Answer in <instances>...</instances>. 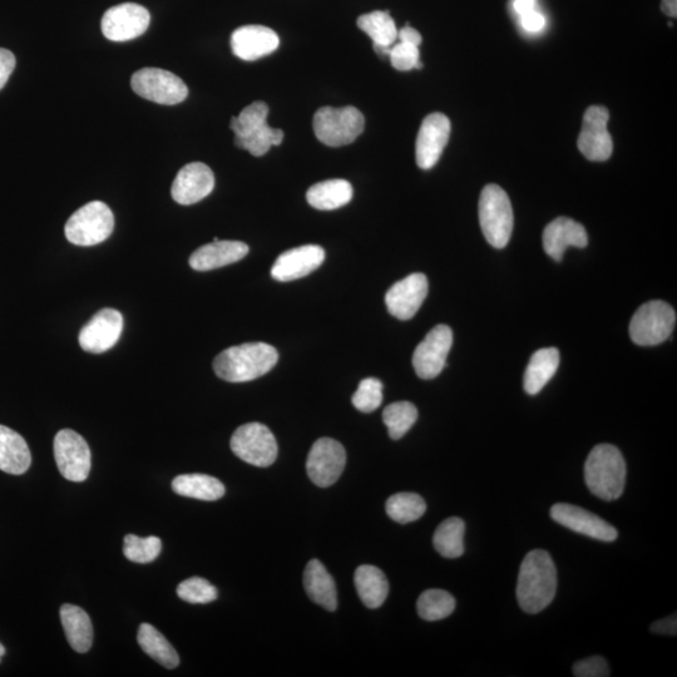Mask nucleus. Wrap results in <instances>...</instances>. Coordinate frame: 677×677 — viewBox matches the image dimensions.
Segmentation results:
<instances>
[{"instance_id": "f257e3e1", "label": "nucleus", "mask_w": 677, "mask_h": 677, "mask_svg": "<svg viewBox=\"0 0 677 677\" xmlns=\"http://www.w3.org/2000/svg\"><path fill=\"white\" fill-rule=\"evenodd\" d=\"M557 570L550 553L535 550L523 560L518 576L517 599L527 614H538L555 599Z\"/></svg>"}, {"instance_id": "f03ea898", "label": "nucleus", "mask_w": 677, "mask_h": 677, "mask_svg": "<svg viewBox=\"0 0 677 677\" xmlns=\"http://www.w3.org/2000/svg\"><path fill=\"white\" fill-rule=\"evenodd\" d=\"M279 354L266 343H247L224 350L214 360L217 377L230 383H245L268 374Z\"/></svg>"}, {"instance_id": "7ed1b4c3", "label": "nucleus", "mask_w": 677, "mask_h": 677, "mask_svg": "<svg viewBox=\"0 0 677 677\" xmlns=\"http://www.w3.org/2000/svg\"><path fill=\"white\" fill-rule=\"evenodd\" d=\"M585 479L596 497L607 502L619 499L626 482V463L619 449L611 444L592 449L585 464Z\"/></svg>"}, {"instance_id": "20e7f679", "label": "nucleus", "mask_w": 677, "mask_h": 677, "mask_svg": "<svg viewBox=\"0 0 677 677\" xmlns=\"http://www.w3.org/2000/svg\"><path fill=\"white\" fill-rule=\"evenodd\" d=\"M269 106L265 102H254L232 117L230 128L235 133V146L246 150L252 156L261 157L273 146L284 141V132L268 125Z\"/></svg>"}, {"instance_id": "39448f33", "label": "nucleus", "mask_w": 677, "mask_h": 677, "mask_svg": "<svg viewBox=\"0 0 677 677\" xmlns=\"http://www.w3.org/2000/svg\"><path fill=\"white\" fill-rule=\"evenodd\" d=\"M479 224L489 244L503 249L511 240L513 210L507 192L498 185L484 187L479 199Z\"/></svg>"}, {"instance_id": "423d86ee", "label": "nucleus", "mask_w": 677, "mask_h": 677, "mask_svg": "<svg viewBox=\"0 0 677 677\" xmlns=\"http://www.w3.org/2000/svg\"><path fill=\"white\" fill-rule=\"evenodd\" d=\"M316 138L329 147L350 145L362 135L365 128L363 113L353 106L323 107L316 111L313 121Z\"/></svg>"}, {"instance_id": "0eeeda50", "label": "nucleus", "mask_w": 677, "mask_h": 677, "mask_svg": "<svg viewBox=\"0 0 677 677\" xmlns=\"http://www.w3.org/2000/svg\"><path fill=\"white\" fill-rule=\"evenodd\" d=\"M115 229V216L102 201H92L69 217L64 234L77 246H95L106 241Z\"/></svg>"}, {"instance_id": "6e6552de", "label": "nucleus", "mask_w": 677, "mask_h": 677, "mask_svg": "<svg viewBox=\"0 0 677 677\" xmlns=\"http://www.w3.org/2000/svg\"><path fill=\"white\" fill-rule=\"evenodd\" d=\"M676 325V313L665 301H649L636 311L630 323L632 342L641 347L659 345L670 338Z\"/></svg>"}, {"instance_id": "1a4fd4ad", "label": "nucleus", "mask_w": 677, "mask_h": 677, "mask_svg": "<svg viewBox=\"0 0 677 677\" xmlns=\"http://www.w3.org/2000/svg\"><path fill=\"white\" fill-rule=\"evenodd\" d=\"M131 86L136 95L158 105H179L189 96V88L180 77L160 68L140 69L133 74Z\"/></svg>"}, {"instance_id": "9d476101", "label": "nucleus", "mask_w": 677, "mask_h": 677, "mask_svg": "<svg viewBox=\"0 0 677 677\" xmlns=\"http://www.w3.org/2000/svg\"><path fill=\"white\" fill-rule=\"evenodd\" d=\"M232 452L241 461L255 467H269L278 458V443L264 424L249 423L237 428L230 443Z\"/></svg>"}, {"instance_id": "9b49d317", "label": "nucleus", "mask_w": 677, "mask_h": 677, "mask_svg": "<svg viewBox=\"0 0 677 677\" xmlns=\"http://www.w3.org/2000/svg\"><path fill=\"white\" fill-rule=\"evenodd\" d=\"M54 458L62 476L71 482H84L90 476L92 457L86 441L72 429H62L54 438Z\"/></svg>"}, {"instance_id": "f8f14e48", "label": "nucleus", "mask_w": 677, "mask_h": 677, "mask_svg": "<svg viewBox=\"0 0 677 677\" xmlns=\"http://www.w3.org/2000/svg\"><path fill=\"white\" fill-rule=\"evenodd\" d=\"M610 120V112L602 106L588 108L583 116L582 130L578 137V150L587 160L602 162L607 161L614 151V142L607 123Z\"/></svg>"}, {"instance_id": "ddd939ff", "label": "nucleus", "mask_w": 677, "mask_h": 677, "mask_svg": "<svg viewBox=\"0 0 677 677\" xmlns=\"http://www.w3.org/2000/svg\"><path fill=\"white\" fill-rule=\"evenodd\" d=\"M347 464V452L339 442L331 438H321L311 447L306 471L316 486H333L342 476Z\"/></svg>"}, {"instance_id": "4468645a", "label": "nucleus", "mask_w": 677, "mask_h": 677, "mask_svg": "<svg viewBox=\"0 0 677 677\" xmlns=\"http://www.w3.org/2000/svg\"><path fill=\"white\" fill-rule=\"evenodd\" d=\"M453 345L452 329L447 325L433 328L415 349L413 367L422 379H434L446 367L449 352Z\"/></svg>"}, {"instance_id": "2eb2a0df", "label": "nucleus", "mask_w": 677, "mask_h": 677, "mask_svg": "<svg viewBox=\"0 0 677 677\" xmlns=\"http://www.w3.org/2000/svg\"><path fill=\"white\" fill-rule=\"evenodd\" d=\"M150 22V12L145 7L123 3L105 13L102 18V32L112 42L132 41L147 31Z\"/></svg>"}, {"instance_id": "dca6fc26", "label": "nucleus", "mask_w": 677, "mask_h": 677, "mask_svg": "<svg viewBox=\"0 0 677 677\" xmlns=\"http://www.w3.org/2000/svg\"><path fill=\"white\" fill-rule=\"evenodd\" d=\"M123 331V316L116 309L98 311L79 333V345L84 352L101 354L115 347Z\"/></svg>"}, {"instance_id": "f3484780", "label": "nucleus", "mask_w": 677, "mask_h": 677, "mask_svg": "<svg viewBox=\"0 0 677 677\" xmlns=\"http://www.w3.org/2000/svg\"><path fill=\"white\" fill-rule=\"evenodd\" d=\"M451 121L443 113L424 118L415 145V158L422 170H431L441 158L451 136Z\"/></svg>"}, {"instance_id": "a211bd4d", "label": "nucleus", "mask_w": 677, "mask_h": 677, "mask_svg": "<svg viewBox=\"0 0 677 677\" xmlns=\"http://www.w3.org/2000/svg\"><path fill=\"white\" fill-rule=\"evenodd\" d=\"M551 517L563 527L595 540L612 542L619 533L614 526L592 512L567 503H557L551 508Z\"/></svg>"}, {"instance_id": "6ab92c4d", "label": "nucleus", "mask_w": 677, "mask_h": 677, "mask_svg": "<svg viewBox=\"0 0 677 677\" xmlns=\"http://www.w3.org/2000/svg\"><path fill=\"white\" fill-rule=\"evenodd\" d=\"M428 295V279L424 274H412L395 283L385 295L390 314L399 320L412 319Z\"/></svg>"}, {"instance_id": "aec40b11", "label": "nucleus", "mask_w": 677, "mask_h": 677, "mask_svg": "<svg viewBox=\"0 0 677 677\" xmlns=\"http://www.w3.org/2000/svg\"><path fill=\"white\" fill-rule=\"evenodd\" d=\"M215 187V176L205 163L192 162L181 168L172 184L171 195L177 204L194 205L209 196Z\"/></svg>"}, {"instance_id": "412c9836", "label": "nucleus", "mask_w": 677, "mask_h": 677, "mask_svg": "<svg viewBox=\"0 0 677 677\" xmlns=\"http://www.w3.org/2000/svg\"><path fill=\"white\" fill-rule=\"evenodd\" d=\"M324 260L325 251L323 247L318 245L295 247V249L283 252L276 259L273 269H271V276L275 280L283 281V283L303 279L319 269Z\"/></svg>"}, {"instance_id": "4be33fe9", "label": "nucleus", "mask_w": 677, "mask_h": 677, "mask_svg": "<svg viewBox=\"0 0 677 677\" xmlns=\"http://www.w3.org/2000/svg\"><path fill=\"white\" fill-rule=\"evenodd\" d=\"M280 46V38L273 29L264 26H244L231 36V49L242 61H256L274 53Z\"/></svg>"}, {"instance_id": "5701e85b", "label": "nucleus", "mask_w": 677, "mask_h": 677, "mask_svg": "<svg viewBox=\"0 0 677 677\" xmlns=\"http://www.w3.org/2000/svg\"><path fill=\"white\" fill-rule=\"evenodd\" d=\"M543 249L553 260L562 261L568 247H586L588 235L585 227L568 217H558L543 231Z\"/></svg>"}, {"instance_id": "b1692460", "label": "nucleus", "mask_w": 677, "mask_h": 677, "mask_svg": "<svg viewBox=\"0 0 677 677\" xmlns=\"http://www.w3.org/2000/svg\"><path fill=\"white\" fill-rule=\"evenodd\" d=\"M249 246L241 241L214 240L191 255L189 264L196 271H211L237 263L249 254Z\"/></svg>"}, {"instance_id": "393cba45", "label": "nucleus", "mask_w": 677, "mask_h": 677, "mask_svg": "<svg viewBox=\"0 0 677 677\" xmlns=\"http://www.w3.org/2000/svg\"><path fill=\"white\" fill-rule=\"evenodd\" d=\"M32 454L21 434L0 426V471L21 476L31 467Z\"/></svg>"}, {"instance_id": "a878e982", "label": "nucleus", "mask_w": 677, "mask_h": 677, "mask_svg": "<svg viewBox=\"0 0 677 677\" xmlns=\"http://www.w3.org/2000/svg\"><path fill=\"white\" fill-rule=\"evenodd\" d=\"M304 587L306 595L316 605L328 611H335L338 607V594L333 577L319 560H311L306 565Z\"/></svg>"}, {"instance_id": "bb28decb", "label": "nucleus", "mask_w": 677, "mask_h": 677, "mask_svg": "<svg viewBox=\"0 0 677 677\" xmlns=\"http://www.w3.org/2000/svg\"><path fill=\"white\" fill-rule=\"evenodd\" d=\"M61 621L69 645L79 654L90 651L93 644V626L90 616L81 607L63 605Z\"/></svg>"}, {"instance_id": "cd10ccee", "label": "nucleus", "mask_w": 677, "mask_h": 677, "mask_svg": "<svg viewBox=\"0 0 677 677\" xmlns=\"http://www.w3.org/2000/svg\"><path fill=\"white\" fill-rule=\"evenodd\" d=\"M558 365H560V352L556 348L537 350L531 357L525 380H523L526 392L531 395L540 393L556 374Z\"/></svg>"}, {"instance_id": "c85d7f7f", "label": "nucleus", "mask_w": 677, "mask_h": 677, "mask_svg": "<svg viewBox=\"0 0 677 677\" xmlns=\"http://www.w3.org/2000/svg\"><path fill=\"white\" fill-rule=\"evenodd\" d=\"M353 199V187L347 180L336 179L319 182L306 192V200L316 210L340 209Z\"/></svg>"}, {"instance_id": "c756f323", "label": "nucleus", "mask_w": 677, "mask_h": 677, "mask_svg": "<svg viewBox=\"0 0 677 677\" xmlns=\"http://www.w3.org/2000/svg\"><path fill=\"white\" fill-rule=\"evenodd\" d=\"M354 582L360 600L369 609H378L387 600L389 582L378 567L370 565L358 567L355 571Z\"/></svg>"}, {"instance_id": "7c9ffc66", "label": "nucleus", "mask_w": 677, "mask_h": 677, "mask_svg": "<svg viewBox=\"0 0 677 677\" xmlns=\"http://www.w3.org/2000/svg\"><path fill=\"white\" fill-rule=\"evenodd\" d=\"M172 489L180 496L200 499V501H217L225 496V486L219 479L207 474H182L172 482Z\"/></svg>"}, {"instance_id": "2f4dec72", "label": "nucleus", "mask_w": 677, "mask_h": 677, "mask_svg": "<svg viewBox=\"0 0 677 677\" xmlns=\"http://www.w3.org/2000/svg\"><path fill=\"white\" fill-rule=\"evenodd\" d=\"M138 644L146 654L166 669H175L180 665V657L166 637L150 624H142L138 629Z\"/></svg>"}, {"instance_id": "473e14b6", "label": "nucleus", "mask_w": 677, "mask_h": 677, "mask_svg": "<svg viewBox=\"0 0 677 677\" xmlns=\"http://www.w3.org/2000/svg\"><path fill=\"white\" fill-rule=\"evenodd\" d=\"M464 532H466V525L461 518H448L439 525L436 533H434V548L443 557H461L464 553Z\"/></svg>"}, {"instance_id": "72a5a7b5", "label": "nucleus", "mask_w": 677, "mask_h": 677, "mask_svg": "<svg viewBox=\"0 0 677 677\" xmlns=\"http://www.w3.org/2000/svg\"><path fill=\"white\" fill-rule=\"evenodd\" d=\"M358 27L377 46L392 47L398 39V29L389 12L375 11L358 18Z\"/></svg>"}, {"instance_id": "f704fd0d", "label": "nucleus", "mask_w": 677, "mask_h": 677, "mask_svg": "<svg viewBox=\"0 0 677 677\" xmlns=\"http://www.w3.org/2000/svg\"><path fill=\"white\" fill-rule=\"evenodd\" d=\"M385 508L393 521L405 525L419 520L426 513L427 504L419 494L404 492L390 497Z\"/></svg>"}, {"instance_id": "c9c22d12", "label": "nucleus", "mask_w": 677, "mask_h": 677, "mask_svg": "<svg viewBox=\"0 0 677 677\" xmlns=\"http://www.w3.org/2000/svg\"><path fill=\"white\" fill-rule=\"evenodd\" d=\"M418 419V409L410 402H397L388 405L383 412V422L394 441L403 438Z\"/></svg>"}, {"instance_id": "e433bc0d", "label": "nucleus", "mask_w": 677, "mask_h": 677, "mask_svg": "<svg viewBox=\"0 0 677 677\" xmlns=\"http://www.w3.org/2000/svg\"><path fill=\"white\" fill-rule=\"evenodd\" d=\"M418 614L426 621H439L451 616L456 610V600L443 590H428L418 599Z\"/></svg>"}, {"instance_id": "4c0bfd02", "label": "nucleus", "mask_w": 677, "mask_h": 677, "mask_svg": "<svg viewBox=\"0 0 677 677\" xmlns=\"http://www.w3.org/2000/svg\"><path fill=\"white\" fill-rule=\"evenodd\" d=\"M161 550L162 542L155 536L141 538L136 535H127L123 542V553L131 562L150 563L160 556Z\"/></svg>"}, {"instance_id": "58836bf2", "label": "nucleus", "mask_w": 677, "mask_h": 677, "mask_svg": "<svg viewBox=\"0 0 677 677\" xmlns=\"http://www.w3.org/2000/svg\"><path fill=\"white\" fill-rule=\"evenodd\" d=\"M177 595L181 600L189 602V604H210V602L217 599V590L215 586L205 578L192 577L189 580L181 582L177 587Z\"/></svg>"}, {"instance_id": "ea45409f", "label": "nucleus", "mask_w": 677, "mask_h": 677, "mask_svg": "<svg viewBox=\"0 0 677 677\" xmlns=\"http://www.w3.org/2000/svg\"><path fill=\"white\" fill-rule=\"evenodd\" d=\"M352 402L359 412H374L383 402V383L375 378L362 380L357 392L353 395Z\"/></svg>"}, {"instance_id": "a19ab883", "label": "nucleus", "mask_w": 677, "mask_h": 677, "mask_svg": "<svg viewBox=\"0 0 677 677\" xmlns=\"http://www.w3.org/2000/svg\"><path fill=\"white\" fill-rule=\"evenodd\" d=\"M389 59L392 66L400 72L423 68V63L420 62L419 47L413 44L402 42L393 44L390 48Z\"/></svg>"}, {"instance_id": "79ce46f5", "label": "nucleus", "mask_w": 677, "mask_h": 677, "mask_svg": "<svg viewBox=\"0 0 677 677\" xmlns=\"http://www.w3.org/2000/svg\"><path fill=\"white\" fill-rule=\"evenodd\" d=\"M572 670L573 675L577 677H607L611 675L609 665L601 656H592L578 661Z\"/></svg>"}, {"instance_id": "37998d69", "label": "nucleus", "mask_w": 677, "mask_h": 677, "mask_svg": "<svg viewBox=\"0 0 677 677\" xmlns=\"http://www.w3.org/2000/svg\"><path fill=\"white\" fill-rule=\"evenodd\" d=\"M16 68V57L8 49L0 48V90L6 86L9 77Z\"/></svg>"}, {"instance_id": "c03bdc74", "label": "nucleus", "mask_w": 677, "mask_h": 677, "mask_svg": "<svg viewBox=\"0 0 677 677\" xmlns=\"http://www.w3.org/2000/svg\"><path fill=\"white\" fill-rule=\"evenodd\" d=\"M520 18L521 26L527 32L540 33L546 27V18L543 17V14L537 12L536 9L535 11L522 14Z\"/></svg>"}, {"instance_id": "a18cd8bd", "label": "nucleus", "mask_w": 677, "mask_h": 677, "mask_svg": "<svg viewBox=\"0 0 677 677\" xmlns=\"http://www.w3.org/2000/svg\"><path fill=\"white\" fill-rule=\"evenodd\" d=\"M650 630L657 635L675 636L677 632L676 615H672L666 617L664 620L655 622L654 625H651Z\"/></svg>"}, {"instance_id": "49530a36", "label": "nucleus", "mask_w": 677, "mask_h": 677, "mask_svg": "<svg viewBox=\"0 0 677 677\" xmlns=\"http://www.w3.org/2000/svg\"><path fill=\"white\" fill-rule=\"evenodd\" d=\"M399 42L413 44V46L419 47L422 44L423 38L417 29H414L410 26H405L404 28L398 31Z\"/></svg>"}, {"instance_id": "de8ad7c7", "label": "nucleus", "mask_w": 677, "mask_h": 677, "mask_svg": "<svg viewBox=\"0 0 677 677\" xmlns=\"http://www.w3.org/2000/svg\"><path fill=\"white\" fill-rule=\"evenodd\" d=\"M513 8H515L518 16H522V14L535 11L536 0H515V2H513Z\"/></svg>"}, {"instance_id": "09e8293b", "label": "nucleus", "mask_w": 677, "mask_h": 677, "mask_svg": "<svg viewBox=\"0 0 677 677\" xmlns=\"http://www.w3.org/2000/svg\"><path fill=\"white\" fill-rule=\"evenodd\" d=\"M661 11L664 12L666 16L676 18L677 0H661Z\"/></svg>"}, {"instance_id": "8fccbe9b", "label": "nucleus", "mask_w": 677, "mask_h": 677, "mask_svg": "<svg viewBox=\"0 0 677 677\" xmlns=\"http://www.w3.org/2000/svg\"><path fill=\"white\" fill-rule=\"evenodd\" d=\"M4 655H6V649H4V646L0 644V661H2Z\"/></svg>"}]
</instances>
